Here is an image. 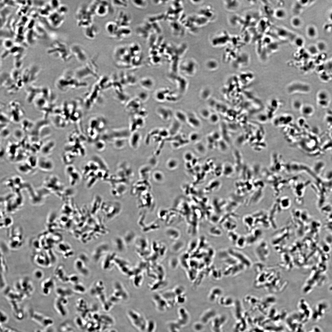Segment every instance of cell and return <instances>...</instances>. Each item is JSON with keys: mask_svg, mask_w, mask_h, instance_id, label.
Wrapping results in <instances>:
<instances>
[{"mask_svg": "<svg viewBox=\"0 0 332 332\" xmlns=\"http://www.w3.org/2000/svg\"><path fill=\"white\" fill-rule=\"evenodd\" d=\"M64 20V16L61 15L57 12L50 14L48 18L49 24L55 28H58L61 26Z\"/></svg>", "mask_w": 332, "mask_h": 332, "instance_id": "obj_10", "label": "cell"}, {"mask_svg": "<svg viewBox=\"0 0 332 332\" xmlns=\"http://www.w3.org/2000/svg\"><path fill=\"white\" fill-rule=\"evenodd\" d=\"M97 68L94 60H91L85 65L78 68L74 73L76 76L82 80L89 77L98 78Z\"/></svg>", "mask_w": 332, "mask_h": 332, "instance_id": "obj_2", "label": "cell"}, {"mask_svg": "<svg viewBox=\"0 0 332 332\" xmlns=\"http://www.w3.org/2000/svg\"><path fill=\"white\" fill-rule=\"evenodd\" d=\"M199 14L207 18L210 21L213 20L215 17L214 10L210 6H207L203 8L199 11Z\"/></svg>", "mask_w": 332, "mask_h": 332, "instance_id": "obj_16", "label": "cell"}, {"mask_svg": "<svg viewBox=\"0 0 332 332\" xmlns=\"http://www.w3.org/2000/svg\"><path fill=\"white\" fill-rule=\"evenodd\" d=\"M1 316H2V317H1V319L2 318V319H1V322L2 321L3 323H6L8 319V317L7 315L4 312H2L1 311Z\"/></svg>", "mask_w": 332, "mask_h": 332, "instance_id": "obj_43", "label": "cell"}, {"mask_svg": "<svg viewBox=\"0 0 332 332\" xmlns=\"http://www.w3.org/2000/svg\"><path fill=\"white\" fill-rule=\"evenodd\" d=\"M177 161L174 159L170 160L167 163V167L170 170H173L176 168L178 166Z\"/></svg>", "mask_w": 332, "mask_h": 332, "instance_id": "obj_33", "label": "cell"}, {"mask_svg": "<svg viewBox=\"0 0 332 332\" xmlns=\"http://www.w3.org/2000/svg\"><path fill=\"white\" fill-rule=\"evenodd\" d=\"M233 171V169L230 165H226L224 168L223 173L226 176H229L232 174Z\"/></svg>", "mask_w": 332, "mask_h": 332, "instance_id": "obj_34", "label": "cell"}, {"mask_svg": "<svg viewBox=\"0 0 332 332\" xmlns=\"http://www.w3.org/2000/svg\"><path fill=\"white\" fill-rule=\"evenodd\" d=\"M274 15L277 18L282 20L286 17L287 13L285 9L282 8L278 9L275 11Z\"/></svg>", "mask_w": 332, "mask_h": 332, "instance_id": "obj_21", "label": "cell"}, {"mask_svg": "<svg viewBox=\"0 0 332 332\" xmlns=\"http://www.w3.org/2000/svg\"><path fill=\"white\" fill-rule=\"evenodd\" d=\"M139 83L141 87L146 91L153 90L155 85L154 80L150 77H144L140 80Z\"/></svg>", "mask_w": 332, "mask_h": 332, "instance_id": "obj_15", "label": "cell"}, {"mask_svg": "<svg viewBox=\"0 0 332 332\" xmlns=\"http://www.w3.org/2000/svg\"><path fill=\"white\" fill-rule=\"evenodd\" d=\"M291 24L292 26L296 28H300L302 25V22L301 19L298 17H293L291 19Z\"/></svg>", "mask_w": 332, "mask_h": 332, "instance_id": "obj_25", "label": "cell"}, {"mask_svg": "<svg viewBox=\"0 0 332 332\" xmlns=\"http://www.w3.org/2000/svg\"><path fill=\"white\" fill-rule=\"evenodd\" d=\"M295 44L298 47H301L303 46L304 43V39L301 37H298L295 40Z\"/></svg>", "mask_w": 332, "mask_h": 332, "instance_id": "obj_37", "label": "cell"}, {"mask_svg": "<svg viewBox=\"0 0 332 332\" xmlns=\"http://www.w3.org/2000/svg\"><path fill=\"white\" fill-rule=\"evenodd\" d=\"M141 103L137 98L129 100L126 103V110L130 113L137 112L141 108Z\"/></svg>", "mask_w": 332, "mask_h": 332, "instance_id": "obj_13", "label": "cell"}, {"mask_svg": "<svg viewBox=\"0 0 332 332\" xmlns=\"http://www.w3.org/2000/svg\"><path fill=\"white\" fill-rule=\"evenodd\" d=\"M70 48L72 55L73 54L79 62H84L87 60L88 55L85 50L81 45L75 44Z\"/></svg>", "mask_w": 332, "mask_h": 332, "instance_id": "obj_6", "label": "cell"}, {"mask_svg": "<svg viewBox=\"0 0 332 332\" xmlns=\"http://www.w3.org/2000/svg\"><path fill=\"white\" fill-rule=\"evenodd\" d=\"M308 50L310 54L313 55L316 54L319 51L316 46L314 45L309 46L308 48Z\"/></svg>", "mask_w": 332, "mask_h": 332, "instance_id": "obj_40", "label": "cell"}, {"mask_svg": "<svg viewBox=\"0 0 332 332\" xmlns=\"http://www.w3.org/2000/svg\"><path fill=\"white\" fill-rule=\"evenodd\" d=\"M330 20H331V21H332V13H331L330 14Z\"/></svg>", "mask_w": 332, "mask_h": 332, "instance_id": "obj_47", "label": "cell"}, {"mask_svg": "<svg viewBox=\"0 0 332 332\" xmlns=\"http://www.w3.org/2000/svg\"><path fill=\"white\" fill-rule=\"evenodd\" d=\"M317 95L318 101H330L329 95L325 91H320Z\"/></svg>", "mask_w": 332, "mask_h": 332, "instance_id": "obj_24", "label": "cell"}, {"mask_svg": "<svg viewBox=\"0 0 332 332\" xmlns=\"http://www.w3.org/2000/svg\"><path fill=\"white\" fill-rule=\"evenodd\" d=\"M51 7L56 10L61 5L60 1H51L50 2Z\"/></svg>", "mask_w": 332, "mask_h": 332, "instance_id": "obj_39", "label": "cell"}, {"mask_svg": "<svg viewBox=\"0 0 332 332\" xmlns=\"http://www.w3.org/2000/svg\"><path fill=\"white\" fill-rule=\"evenodd\" d=\"M149 94L146 91H142L138 93L137 98L142 103L147 101L149 98Z\"/></svg>", "mask_w": 332, "mask_h": 332, "instance_id": "obj_23", "label": "cell"}, {"mask_svg": "<svg viewBox=\"0 0 332 332\" xmlns=\"http://www.w3.org/2000/svg\"><path fill=\"white\" fill-rule=\"evenodd\" d=\"M209 233L212 236L215 237L221 236L222 234V231L220 229L217 227H211L209 231Z\"/></svg>", "mask_w": 332, "mask_h": 332, "instance_id": "obj_26", "label": "cell"}, {"mask_svg": "<svg viewBox=\"0 0 332 332\" xmlns=\"http://www.w3.org/2000/svg\"><path fill=\"white\" fill-rule=\"evenodd\" d=\"M170 92V90L168 88L160 89L155 93V98L157 101L164 102L166 100L167 96Z\"/></svg>", "mask_w": 332, "mask_h": 332, "instance_id": "obj_18", "label": "cell"}, {"mask_svg": "<svg viewBox=\"0 0 332 332\" xmlns=\"http://www.w3.org/2000/svg\"><path fill=\"white\" fill-rule=\"evenodd\" d=\"M156 112L157 115L164 121L170 120L174 116V112L170 108L163 106L158 107Z\"/></svg>", "mask_w": 332, "mask_h": 332, "instance_id": "obj_9", "label": "cell"}, {"mask_svg": "<svg viewBox=\"0 0 332 332\" xmlns=\"http://www.w3.org/2000/svg\"><path fill=\"white\" fill-rule=\"evenodd\" d=\"M174 116L175 119L180 122H185L187 121V117L182 111L177 110L174 112Z\"/></svg>", "mask_w": 332, "mask_h": 332, "instance_id": "obj_20", "label": "cell"}, {"mask_svg": "<svg viewBox=\"0 0 332 332\" xmlns=\"http://www.w3.org/2000/svg\"><path fill=\"white\" fill-rule=\"evenodd\" d=\"M319 51H324L326 48V45L324 42H319L316 46Z\"/></svg>", "mask_w": 332, "mask_h": 332, "instance_id": "obj_41", "label": "cell"}, {"mask_svg": "<svg viewBox=\"0 0 332 332\" xmlns=\"http://www.w3.org/2000/svg\"><path fill=\"white\" fill-rule=\"evenodd\" d=\"M314 112V108L310 105H306L303 109V114L307 116H310Z\"/></svg>", "mask_w": 332, "mask_h": 332, "instance_id": "obj_30", "label": "cell"}, {"mask_svg": "<svg viewBox=\"0 0 332 332\" xmlns=\"http://www.w3.org/2000/svg\"><path fill=\"white\" fill-rule=\"evenodd\" d=\"M218 118L216 115H213L211 117V120L213 123H215L217 121Z\"/></svg>", "mask_w": 332, "mask_h": 332, "instance_id": "obj_45", "label": "cell"}, {"mask_svg": "<svg viewBox=\"0 0 332 332\" xmlns=\"http://www.w3.org/2000/svg\"><path fill=\"white\" fill-rule=\"evenodd\" d=\"M58 82L60 89L63 91L75 89L87 86V84L78 79L74 73L68 71L64 73Z\"/></svg>", "mask_w": 332, "mask_h": 332, "instance_id": "obj_1", "label": "cell"}, {"mask_svg": "<svg viewBox=\"0 0 332 332\" xmlns=\"http://www.w3.org/2000/svg\"><path fill=\"white\" fill-rule=\"evenodd\" d=\"M129 315L134 324L137 327L142 331L145 330L147 324L145 320L142 316L136 312L132 311L129 312Z\"/></svg>", "mask_w": 332, "mask_h": 332, "instance_id": "obj_11", "label": "cell"}, {"mask_svg": "<svg viewBox=\"0 0 332 332\" xmlns=\"http://www.w3.org/2000/svg\"><path fill=\"white\" fill-rule=\"evenodd\" d=\"M184 158L186 161L190 162L193 159V155L191 153L188 152L185 154Z\"/></svg>", "mask_w": 332, "mask_h": 332, "instance_id": "obj_42", "label": "cell"}, {"mask_svg": "<svg viewBox=\"0 0 332 332\" xmlns=\"http://www.w3.org/2000/svg\"><path fill=\"white\" fill-rule=\"evenodd\" d=\"M225 9L229 12L236 11L239 8L240 4L236 1H225L223 2Z\"/></svg>", "mask_w": 332, "mask_h": 332, "instance_id": "obj_19", "label": "cell"}, {"mask_svg": "<svg viewBox=\"0 0 332 332\" xmlns=\"http://www.w3.org/2000/svg\"><path fill=\"white\" fill-rule=\"evenodd\" d=\"M228 236L230 240L233 242L236 243L239 238L237 234L234 231L228 232Z\"/></svg>", "mask_w": 332, "mask_h": 332, "instance_id": "obj_32", "label": "cell"}, {"mask_svg": "<svg viewBox=\"0 0 332 332\" xmlns=\"http://www.w3.org/2000/svg\"><path fill=\"white\" fill-rule=\"evenodd\" d=\"M69 8L65 5L61 4L57 10V12L62 15H64L67 14L69 12Z\"/></svg>", "mask_w": 332, "mask_h": 332, "instance_id": "obj_28", "label": "cell"}, {"mask_svg": "<svg viewBox=\"0 0 332 332\" xmlns=\"http://www.w3.org/2000/svg\"><path fill=\"white\" fill-rule=\"evenodd\" d=\"M307 33L308 36L310 38L315 37L317 34V31L315 28L312 26L308 27L307 30Z\"/></svg>", "mask_w": 332, "mask_h": 332, "instance_id": "obj_29", "label": "cell"}, {"mask_svg": "<svg viewBox=\"0 0 332 332\" xmlns=\"http://www.w3.org/2000/svg\"><path fill=\"white\" fill-rule=\"evenodd\" d=\"M195 60L192 58L184 60L180 65V69L182 72L186 75H189L195 70L196 66Z\"/></svg>", "mask_w": 332, "mask_h": 332, "instance_id": "obj_8", "label": "cell"}, {"mask_svg": "<svg viewBox=\"0 0 332 332\" xmlns=\"http://www.w3.org/2000/svg\"><path fill=\"white\" fill-rule=\"evenodd\" d=\"M331 65H332V61H331Z\"/></svg>", "mask_w": 332, "mask_h": 332, "instance_id": "obj_48", "label": "cell"}, {"mask_svg": "<svg viewBox=\"0 0 332 332\" xmlns=\"http://www.w3.org/2000/svg\"><path fill=\"white\" fill-rule=\"evenodd\" d=\"M202 2L203 1H192V3H194V4H197V5L198 4H200V3H201V2Z\"/></svg>", "mask_w": 332, "mask_h": 332, "instance_id": "obj_46", "label": "cell"}, {"mask_svg": "<svg viewBox=\"0 0 332 332\" xmlns=\"http://www.w3.org/2000/svg\"><path fill=\"white\" fill-rule=\"evenodd\" d=\"M112 3L115 6L118 7H126L127 5V3L125 1H112Z\"/></svg>", "mask_w": 332, "mask_h": 332, "instance_id": "obj_35", "label": "cell"}, {"mask_svg": "<svg viewBox=\"0 0 332 332\" xmlns=\"http://www.w3.org/2000/svg\"><path fill=\"white\" fill-rule=\"evenodd\" d=\"M139 135L137 133H136L135 134H134L133 135H132L131 140V143L132 146H135V144L136 146H137L136 145L138 143L139 141Z\"/></svg>", "mask_w": 332, "mask_h": 332, "instance_id": "obj_36", "label": "cell"}, {"mask_svg": "<svg viewBox=\"0 0 332 332\" xmlns=\"http://www.w3.org/2000/svg\"><path fill=\"white\" fill-rule=\"evenodd\" d=\"M154 177L155 180L158 181H162L163 179V174L159 172H155L154 174Z\"/></svg>", "mask_w": 332, "mask_h": 332, "instance_id": "obj_38", "label": "cell"}, {"mask_svg": "<svg viewBox=\"0 0 332 332\" xmlns=\"http://www.w3.org/2000/svg\"><path fill=\"white\" fill-rule=\"evenodd\" d=\"M58 51V56L64 61L69 60L71 58L72 53L70 48H68L67 45L60 42H57L54 43L51 47L49 49V53Z\"/></svg>", "mask_w": 332, "mask_h": 332, "instance_id": "obj_4", "label": "cell"}, {"mask_svg": "<svg viewBox=\"0 0 332 332\" xmlns=\"http://www.w3.org/2000/svg\"><path fill=\"white\" fill-rule=\"evenodd\" d=\"M85 28L84 35L87 38L90 39H95L99 32V28L96 25L93 24Z\"/></svg>", "mask_w": 332, "mask_h": 332, "instance_id": "obj_14", "label": "cell"}, {"mask_svg": "<svg viewBox=\"0 0 332 332\" xmlns=\"http://www.w3.org/2000/svg\"><path fill=\"white\" fill-rule=\"evenodd\" d=\"M119 27L115 21H110L106 23L105 29L108 35L111 37H115Z\"/></svg>", "mask_w": 332, "mask_h": 332, "instance_id": "obj_17", "label": "cell"}, {"mask_svg": "<svg viewBox=\"0 0 332 332\" xmlns=\"http://www.w3.org/2000/svg\"><path fill=\"white\" fill-rule=\"evenodd\" d=\"M218 65L217 61L214 59L209 60L207 63V66L210 69H214L217 68Z\"/></svg>", "mask_w": 332, "mask_h": 332, "instance_id": "obj_27", "label": "cell"}, {"mask_svg": "<svg viewBox=\"0 0 332 332\" xmlns=\"http://www.w3.org/2000/svg\"><path fill=\"white\" fill-rule=\"evenodd\" d=\"M231 36L225 31L218 33L212 38L211 43L214 47H221L229 44Z\"/></svg>", "mask_w": 332, "mask_h": 332, "instance_id": "obj_5", "label": "cell"}, {"mask_svg": "<svg viewBox=\"0 0 332 332\" xmlns=\"http://www.w3.org/2000/svg\"><path fill=\"white\" fill-rule=\"evenodd\" d=\"M3 45L6 49L10 50L14 47V43L12 40L7 39L4 41Z\"/></svg>", "mask_w": 332, "mask_h": 332, "instance_id": "obj_31", "label": "cell"}, {"mask_svg": "<svg viewBox=\"0 0 332 332\" xmlns=\"http://www.w3.org/2000/svg\"><path fill=\"white\" fill-rule=\"evenodd\" d=\"M38 166L42 170L50 171L54 169V165L52 161L47 158L42 157L38 159Z\"/></svg>", "mask_w": 332, "mask_h": 332, "instance_id": "obj_12", "label": "cell"}, {"mask_svg": "<svg viewBox=\"0 0 332 332\" xmlns=\"http://www.w3.org/2000/svg\"><path fill=\"white\" fill-rule=\"evenodd\" d=\"M235 226V225L234 221L232 219H229L224 223V227L228 231V232H229L234 230V229L235 228L234 226Z\"/></svg>", "mask_w": 332, "mask_h": 332, "instance_id": "obj_22", "label": "cell"}, {"mask_svg": "<svg viewBox=\"0 0 332 332\" xmlns=\"http://www.w3.org/2000/svg\"><path fill=\"white\" fill-rule=\"evenodd\" d=\"M93 14L88 7L83 6L79 8L76 14L78 26L85 28L93 24Z\"/></svg>", "mask_w": 332, "mask_h": 332, "instance_id": "obj_3", "label": "cell"}, {"mask_svg": "<svg viewBox=\"0 0 332 332\" xmlns=\"http://www.w3.org/2000/svg\"><path fill=\"white\" fill-rule=\"evenodd\" d=\"M199 137L198 135L196 133H193L191 134L190 136V139L192 141H195L197 140Z\"/></svg>", "mask_w": 332, "mask_h": 332, "instance_id": "obj_44", "label": "cell"}, {"mask_svg": "<svg viewBox=\"0 0 332 332\" xmlns=\"http://www.w3.org/2000/svg\"><path fill=\"white\" fill-rule=\"evenodd\" d=\"M31 316L33 320L46 328L50 327L53 323V321L51 318L37 312H32Z\"/></svg>", "mask_w": 332, "mask_h": 332, "instance_id": "obj_7", "label": "cell"}]
</instances>
